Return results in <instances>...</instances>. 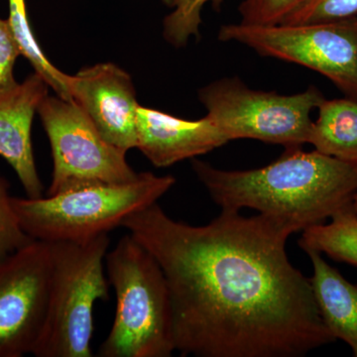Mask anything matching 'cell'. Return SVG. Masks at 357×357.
Masks as SVG:
<instances>
[{
  "label": "cell",
  "instance_id": "6da1fadb",
  "mask_svg": "<svg viewBox=\"0 0 357 357\" xmlns=\"http://www.w3.org/2000/svg\"><path fill=\"white\" fill-rule=\"evenodd\" d=\"M165 276L175 351L198 357H299L335 342L311 281L289 261L287 223L238 211L204 227L155 203L121 223Z\"/></svg>",
  "mask_w": 357,
  "mask_h": 357
},
{
  "label": "cell",
  "instance_id": "7a4b0ae2",
  "mask_svg": "<svg viewBox=\"0 0 357 357\" xmlns=\"http://www.w3.org/2000/svg\"><path fill=\"white\" fill-rule=\"evenodd\" d=\"M192 167L222 210L255 208L296 231L351 206L357 192V169L302 147L287 148L273 163L253 170H220L197 159Z\"/></svg>",
  "mask_w": 357,
  "mask_h": 357
},
{
  "label": "cell",
  "instance_id": "3957f363",
  "mask_svg": "<svg viewBox=\"0 0 357 357\" xmlns=\"http://www.w3.org/2000/svg\"><path fill=\"white\" fill-rule=\"evenodd\" d=\"M116 307L100 357H169L175 351L165 276L153 256L130 234L105 256Z\"/></svg>",
  "mask_w": 357,
  "mask_h": 357
},
{
  "label": "cell",
  "instance_id": "277c9868",
  "mask_svg": "<svg viewBox=\"0 0 357 357\" xmlns=\"http://www.w3.org/2000/svg\"><path fill=\"white\" fill-rule=\"evenodd\" d=\"M175 183L171 175L143 172L119 184L88 185L37 199L13 197V206L33 241H84L121 227L126 218L157 203Z\"/></svg>",
  "mask_w": 357,
  "mask_h": 357
},
{
  "label": "cell",
  "instance_id": "5b68a950",
  "mask_svg": "<svg viewBox=\"0 0 357 357\" xmlns=\"http://www.w3.org/2000/svg\"><path fill=\"white\" fill-rule=\"evenodd\" d=\"M109 234L84 241L48 243L50 290L43 332L33 356L91 357L93 309L109 298L105 256Z\"/></svg>",
  "mask_w": 357,
  "mask_h": 357
},
{
  "label": "cell",
  "instance_id": "8992f818",
  "mask_svg": "<svg viewBox=\"0 0 357 357\" xmlns=\"http://www.w3.org/2000/svg\"><path fill=\"white\" fill-rule=\"evenodd\" d=\"M325 96L311 86L295 95L249 88L239 77H223L199 91V102L229 141L255 139L287 148L309 143L312 112Z\"/></svg>",
  "mask_w": 357,
  "mask_h": 357
},
{
  "label": "cell",
  "instance_id": "52a82bcc",
  "mask_svg": "<svg viewBox=\"0 0 357 357\" xmlns=\"http://www.w3.org/2000/svg\"><path fill=\"white\" fill-rule=\"evenodd\" d=\"M218 39L314 70L357 102V16L310 24L230 23L220 28Z\"/></svg>",
  "mask_w": 357,
  "mask_h": 357
},
{
  "label": "cell",
  "instance_id": "ba28073f",
  "mask_svg": "<svg viewBox=\"0 0 357 357\" xmlns=\"http://www.w3.org/2000/svg\"><path fill=\"white\" fill-rule=\"evenodd\" d=\"M38 114L50 141L53 158L47 196L137 178L139 173L129 165L126 152L107 142L76 102L47 96Z\"/></svg>",
  "mask_w": 357,
  "mask_h": 357
},
{
  "label": "cell",
  "instance_id": "9c48e42d",
  "mask_svg": "<svg viewBox=\"0 0 357 357\" xmlns=\"http://www.w3.org/2000/svg\"><path fill=\"white\" fill-rule=\"evenodd\" d=\"M48 243L33 241L0 263V357L33 354L50 290Z\"/></svg>",
  "mask_w": 357,
  "mask_h": 357
},
{
  "label": "cell",
  "instance_id": "30bf717a",
  "mask_svg": "<svg viewBox=\"0 0 357 357\" xmlns=\"http://www.w3.org/2000/svg\"><path fill=\"white\" fill-rule=\"evenodd\" d=\"M70 98L107 142L128 152L137 147L135 88L128 73L112 63L84 68L68 76Z\"/></svg>",
  "mask_w": 357,
  "mask_h": 357
},
{
  "label": "cell",
  "instance_id": "8fae6325",
  "mask_svg": "<svg viewBox=\"0 0 357 357\" xmlns=\"http://www.w3.org/2000/svg\"><path fill=\"white\" fill-rule=\"evenodd\" d=\"M48 91L43 77L34 72L0 91V156L13 167L26 197L31 199L43 197L33 152L32 124Z\"/></svg>",
  "mask_w": 357,
  "mask_h": 357
},
{
  "label": "cell",
  "instance_id": "7c38bea8",
  "mask_svg": "<svg viewBox=\"0 0 357 357\" xmlns=\"http://www.w3.org/2000/svg\"><path fill=\"white\" fill-rule=\"evenodd\" d=\"M229 142L208 115L197 121L139 105L137 149L155 167L172 166L185 159L208 153Z\"/></svg>",
  "mask_w": 357,
  "mask_h": 357
},
{
  "label": "cell",
  "instance_id": "4fadbf2b",
  "mask_svg": "<svg viewBox=\"0 0 357 357\" xmlns=\"http://www.w3.org/2000/svg\"><path fill=\"white\" fill-rule=\"evenodd\" d=\"M314 275L310 281L319 314L335 340H344L357 357V285L331 266L318 251H307Z\"/></svg>",
  "mask_w": 357,
  "mask_h": 357
},
{
  "label": "cell",
  "instance_id": "5bb4252c",
  "mask_svg": "<svg viewBox=\"0 0 357 357\" xmlns=\"http://www.w3.org/2000/svg\"><path fill=\"white\" fill-rule=\"evenodd\" d=\"M309 143L317 151L357 169L356 100L325 98L312 121Z\"/></svg>",
  "mask_w": 357,
  "mask_h": 357
},
{
  "label": "cell",
  "instance_id": "9a60e30c",
  "mask_svg": "<svg viewBox=\"0 0 357 357\" xmlns=\"http://www.w3.org/2000/svg\"><path fill=\"white\" fill-rule=\"evenodd\" d=\"M328 225H312L303 231L299 244L305 251L325 253L335 261L357 266V215L352 204L333 215Z\"/></svg>",
  "mask_w": 357,
  "mask_h": 357
},
{
  "label": "cell",
  "instance_id": "2e32d148",
  "mask_svg": "<svg viewBox=\"0 0 357 357\" xmlns=\"http://www.w3.org/2000/svg\"><path fill=\"white\" fill-rule=\"evenodd\" d=\"M9 15L7 18L14 38L23 56L32 66L34 72L40 75L49 88L64 100H72L68 88V76L57 69L42 51L35 38L31 25L28 20L25 0H8Z\"/></svg>",
  "mask_w": 357,
  "mask_h": 357
},
{
  "label": "cell",
  "instance_id": "e0dca14e",
  "mask_svg": "<svg viewBox=\"0 0 357 357\" xmlns=\"http://www.w3.org/2000/svg\"><path fill=\"white\" fill-rule=\"evenodd\" d=\"M223 2L225 0H177L164 20V38L174 47H184L191 37H199L204 6L211 4L220 9Z\"/></svg>",
  "mask_w": 357,
  "mask_h": 357
},
{
  "label": "cell",
  "instance_id": "ac0fdd59",
  "mask_svg": "<svg viewBox=\"0 0 357 357\" xmlns=\"http://www.w3.org/2000/svg\"><path fill=\"white\" fill-rule=\"evenodd\" d=\"M13 197L8 181L0 175V263L33 241L20 227Z\"/></svg>",
  "mask_w": 357,
  "mask_h": 357
},
{
  "label": "cell",
  "instance_id": "d6986e66",
  "mask_svg": "<svg viewBox=\"0 0 357 357\" xmlns=\"http://www.w3.org/2000/svg\"><path fill=\"white\" fill-rule=\"evenodd\" d=\"M357 16V0H305L286 18L285 24H310Z\"/></svg>",
  "mask_w": 357,
  "mask_h": 357
},
{
  "label": "cell",
  "instance_id": "ffe728a7",
  "mask_svg": "<svg viewBox=\"0 0 357 357\" xmlns=\"http://www.w3.org/2000/svg\"><path fill=\"white\" fill-rule=\"evenodd\" d=\"M305 0H243L241 22L248 25L281 24Z\"/></svg>",
  "mask_w": 357,
  "mask_h": 357
},
{
  "label": "cell",
  "instance_id": "44dd1931",
  "mask_svg": "<svg viewBox=\"0 0 357 357\" xmlns=\"http://www.w3.org/2000/svg\"><path fill=\"white\" fill-rule=\"evenodd\" d=\"M21 56L8 21L0 18V91L14 86L17 81L14 77V67Z\"/></svg>",
  "mask_w": 357,
  "mask_h": 357
},
{
  "label": "cell",
  "instance_id": "7402d4cb",
  "mask_svg": "<svg viewBox=\"0 0 357 357\" xmlns=\"http://www.w3.org/2000/svg\"><path fill=\"white\" fill-rule=\"evenodd\" d=\"M176 1H177V0H162L164 4H166L167 6L172 7V8L176 4Z\"/></svg>",
  "mask_w": 357,
  "mask_h": 357
},
{
  "label": "cell",
  "instance_id": "603a6c76",
  "mask_svg": "<svg viewBox=\"0 0 357 357\" xmlns=\"http://www.w3.org/2000/svg\"><path fill=\"white\" fill-rule=\"evenodd\" d=\"M352 208H354V213L357 215V192L354 195V199H352Z\"/></svg>",
  "mask_w": 357,
  "mask_h": 357
}]
</instances>
